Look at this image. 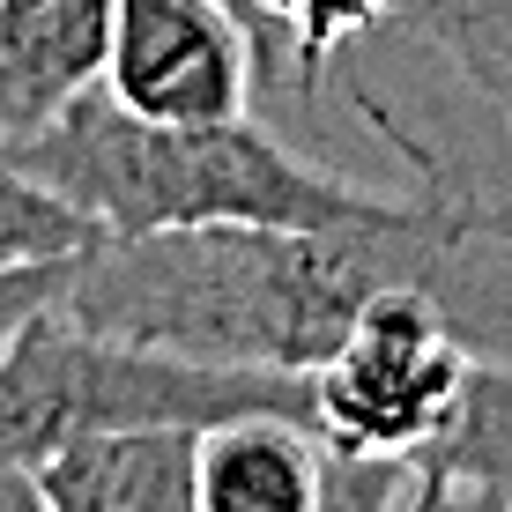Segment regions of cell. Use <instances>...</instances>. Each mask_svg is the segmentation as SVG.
Listing matches in <instances>:
<instances>
[{
    "label": "cell",
    "mask_w": 512,
    "mask_h": 512,
    "mask_svg": "<svg viewBox=\"0 0 512 512\" xmlns=\"http://www.w3.org/2000/svg\"><path fill=\"white\" fill-rule=\"evenodd\" d=\"M364 119L409 164L431 171L423 141L364 97ZM490 201L431 186L379 223H171V231H104L67 260L60 312L119 342H149L201 364L245 372H312L334 357L364 305L394 282L438 290L461 238Z\"/></svg>",
    "instance_id": "cell-1"
},
{
    "label": "cell",
    "mask_w": 512,
    "mask_h": 512,
    "mask_svg": "<svg viewBox=\"0 0 512 512\" xmlns=\"http://www.w3.org/2000/svg\"><path fill=\"white\" fill-rule=\"evenodd\" d=\"M15 164L75 201L97 231L171 223H379L401 201L305 164L253 119H141L112 90H82L52 127L8 141Z\"/></svg>",
    "instance_id": "cell-2"
},
{
    "label": "cell",
    "mask_w": 512,
    "mask_h": 512,
    "mask_svg": "<svg viewBox=\"0 0 512 512\" xmlns=\"http://www.w3.org/2000/svg\"><path fill=\"white\" fill-rule=\"evenodd\" d=\"M282 409L312 423V372H245L201 364L149 342H119L67 320L60 297L0 349V461L38 468L82 431H134V423H231Z\"/></svg>",
    "instance_id": "cell-3"
},
{
    "label": "cell",
    "mask_w": 512,
    "mask_h": 512,
    "mask_svg": "<svg viewBox=\"0 0 512 512\" xmlns=\"http://www.w3.org/2000/svg\"><path fill=\"white\" fill-rule=\"evenodd\" d=\"M475 342L438 290L394 282L349 320L334 357L312 364V431L342 453H416L461 401Z\"/></svg>",
    "instance_id": "cell-4"
},
{
    "label": "cell",
    "mask_w": 512,
    "mask_h": 512,
    "mask_svg": "<svg viewBox=\"0 0 512 512\" xmlns=\"http://www.w3.org/2000/svg\"><path fill=\"white\" fill-rule=\"evenodd\" d=\"M104 90L141 119H245L260 97L253 30L223 0H112Z\"/></svg>",
    "instance_id": "cell-5"
},
{
    "label": "cell",
    "mask_w": 512,
    "mask_h": 512,
    "mask_svg": "<svg viewBox=\"0 0 512 512\" xmlns=\"http://www.w3.org/2000/svg\"><path fill=\"white\" fill-rule=\"evenodd\" d=\"M45 512H201V431L134 423L82 431L38 461Z\"/></svg>",
    "instance_id": "cell-6"
},
{
    "label": "cell",
    "mask_w": 512,
    "mask_h": 512,
    "mask_svg": "<svg viewBox=\"0 0 512 512\" xmlns=\"http://www.w3.org/2000/svg\"><path fill=\"white\" fill-rule=\"evenodd\" d=\"M112 60V0H0V141L52 127Z\"/></svg>",
    "instance_id": "cell-7"
},
{
    "label": "cell",
    "mask_w": 512,
    "mask_h": 512,
    "mask_svg": "<svg viewBox=\"0 0 512 512\" xmlns=\"http://www.w3.org/2000/svg\"><path fill=\"white\" fill-rule=\"evenodd\" d=\"M416 512H512V357L475 349L461 401L416 453Z\"/></svg>",
    "instance_id": "cell-8"
},
{
    "label": "cell",
    "mask_w": 512,
    "mask_h": 512,
    "mask_svg": "<svg viewBox=\"0 0 512 512\" xmlns=\"http://www.w3.org/2000/svg\"><path fill=\"white\" fill-rule=\"evenodd\" d=\"M201 512H320V431L282 409L208 423Z\"/></svg>",
    "instance_id": "cell-9"
},
{
    "label": "cell",
    "mask_w": 512,
    "mask_h": 512,
    "mask_svg": "<svg viewBox=\"0 0 512 512\" xmlns=\"http://www.w3.org/2000/svg\"><path fill=\"white\" fill-rule=\"evenodd\" d=\"M401 8H409V0H238V23L253 30L260 90H275V82L320 90L327 67L357 38L401 23Z\"/></svg>",
    "instance_id": "cell-10"
},
{
    "label": "cell",
    "mask_w": 512,
    "mask_h": 512,
    "mask_svg": "<svg viewBox=\"0 0 512 512\" xmlns=\"http://www.w3.org/2000/svg\"><path fill=\"white\" fill-rule=\"evenodd\" d=\"M401 23H409L416 38L468 82V97L512 134V0H409Z\"/></svg>",
    "instance_id": "cell-11"
},
{
    "label": "cell",
    "mask_w": 512,
    "mask_h": 512,
    "mask_svg": "<svg viewBox=\"0 0 512 512\" xmlns=\"http://www.w3.org/2000/svg\"><path fill=\"white\" fill-rule=\"evenodd\" d=\"M104 231L82 216L75 201H60L45 179H30L15 164V149L0 141V268H23V260H75L90 253Z\"/></svg>",
    "instance_id": "cell-12"
},
{
    "label": "cell",
    "mask_w": 512,
    "mask_h": 512,
    "mask_svg": "<svg viewBox=\"0 0 512 512\" xmlns=\"http://www.w3.org/2000/svg\"><path fill=\"white\" fill-rule=\"evenodd\" d=\"M60 282H67V260H23V268H0V349H8L15 334L60 297Z\"/></svg>",
    "instance_id": "cell-13"
},
{
    "label": "cell",
    "mask_w": 512,
    "mask_h": 512,
    "mask_svg": "<svg viewBox=\"0 0 512 512\" xmlns=\"http://www.w3.org/2000/svg\"><path fill=\"white\" fill-rule=\"evenodd\" d=\"M0 512H45L38 468H23V461H0Z\"/></svg>",
    "instance_id": "cell-14"
},
{
    "label": "cell",
    "mask_w": 512,
    "mask_h": 512,
    "mask_svg": "<svg viewBox=\"0 0 512 512\" xmlns=\"http://www.w3.org/2000/svg\"><path fill=\"white\" fill-rule=\"evenodd\" d=\"M223 8H231V15H238V0H223Z\"/></svg>",
    "instance_id": "cell-15"
}]
</instances>
